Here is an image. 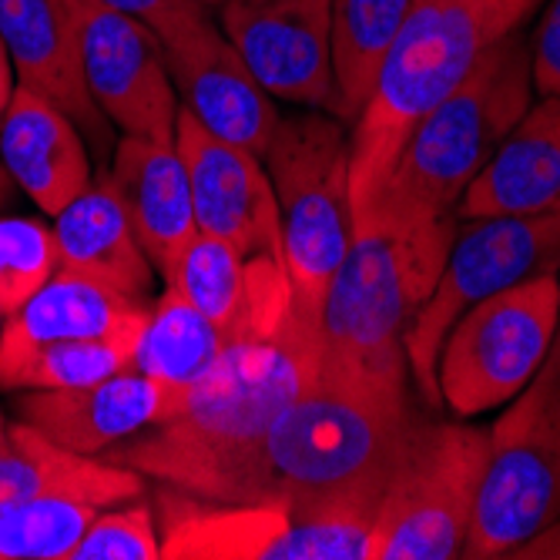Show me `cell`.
<instances>
[{
	"label": "cell",
	"instance_id": "obj_9",
	"mask_svg": "<svg viewBox=\"0 0 560 560\" xmlns=\"http://www.w3.org/2000/svg\"><path fill=\"white\" fill-rule=\"evenodd\" d=\"M557 319L560 272L524 279L470 305L440 346V402L460 420L511 402L540 373Z\"/></svg>",
	"mask_w": 560,
	"mask_h": 560
},
{
	"label": "cell",
	"instance_id": "obj_21",
	"mask_svg": "<svg viewBox=\"0 0 560 560\" xmlns=\"http://www.w3.org/2000/svg\"><path fill=\"white\" fill-rule=\"evenodd\" d=\"M560 212V97H540L460 198L464 219Z\"/></svg>",
	"mask_w": 560,
	"mask_h": 560
},
{
	"label": "cell",
	"instance_id": "obj_25",
	"mask_svg": "<svg viewBox=\"0 0 560 560\" xmlns=\"http://www.w3.org/2000/svg\"><path fill=\"white\" fill-rule=\"evenodd\" d=\"M229 336L172 285L151 302L148 323L135 342L131 370L162 383L178 399L201 383L229 349Z\"/></svg>",
	"mask_w": 560,
	"mask_h": 560
},
{
	"label": "cell",
	"instance_id": "obj_24",
	"mask_svg": "<svg viewBox=\"0 0 560 560\" xmlns=\"http://www.w3.org/2000/svg\"><path fill=\"white\" fill-rule=\"evenodd\" d=\"M40 493H71L94 506H115L144 497V477L105 456L71 453L24 420L8 423L0 436V514Z\"/></svg>",
	"mask_w": 560,
	"mask_h": 560
},
{
	"label": "cell",
	"instance_id": "obj_19",
	"mask_svg": "<svg viewBox=\"0 0 560 560\" xmlns=\"http://www.w3.org/2000/svg\"><path fill=\"white\" fill-rule=\"evenodd\" d=\"M0 162L40 212L55 219L94 178L91 148L78 125L24 84L0 118Z\"/></svg>",
	"mask_w": 560,
	"mask_h": 560
},
{
	"label": "cell",
	"instance_id": "obj_10",
	"mask_svg": "<svg viewBox=\"0 0 560 560\" xmlns=\"http://www.w3.org/2000/svg\"><path fill=\"white\" fill-rule=\"evenodd\" d=\"M544 272H560V212L464 219L456 225L436 282L406 329L410 380L433 410L443 406L436 360L450 326L470 305Z\"/></svg>",
	"mask_w": 560,
	"mask_h": 560
},
{
	"label": "cell",
	"instance_id": "obj_30",
	"mask_svg": "<svg viewBox=\"0 0 560 560\" xmlns=\"http://www.w3.org/2000/svg\"><path fill=\"white\" fill-rule=\"evenodd\" d=\"M68 560H162L155 503L138 497L101 506Z\"/></svg>",
	"mask_w": 560,
	"mask_h": 560
},
{
	"label": "cell",
	"instance_id": "obj_33",
	"mask_svg": "<svg viewBox=\"0 0 560 560\" xmlns=\"http://www.w3.org/2000/svg\"><path fill=\"white\" fill-rule=\"evenodd\" d=\"M511 557H537V560H560V517L550 521L544 530L527 537Z\"/></svg>",
	"mask_w": 560,
	"mask_h": 560
},
{
	"label": "cell",
	"instance_id": "obj_1",
	"mask_svg": "<svg viewBox=\"0 0 560 560\" xmlns=\"http://www.w3.org/2000/svg\"><path fill=\"white\" fill-rule=\"evenodd\" d=\"M316 370V336L289 313L272 336L229 342L212 373L182 396L165 423L101 456L165 487L235 503L259 440Z\"/></svg>",
	"mask_w": 560,
	"mask_h": 560
},
{
	"label": "cell",
	"instance_id": "obj_2",
	"mask_svg": "<svg viewBox=\"0 0 560 560\" xmlns=\"http://www.w3.org/2000/svg\"><path fill=\"white\" fill-rule=\"evenodd\" d=\"M413 423L410 393L352 386L316 370L259 440L235 503H276L295 517H373Z\"/></svg>",
	"mask_w": 560,
	"mask_h": 560
},
{
	"label": "cell",
	"instance_id": "obj_6",
	"mask_svg": "<svg viewBox=\"0 0 560 560\" xmlns=\"http://www.w3.org/2000/svg\"><path fill=\"white\" fill-rule=\"evenodd\" d=\"M262 162L279 201L292 316L316 336L326 289L352 242L349 125L313 108L279 118Z\"/></svg>",
	"mask_w": 560,
	"mask_h": 560
},
{
	"label": "cell",
	"instance_id": "obj_26",
	"mask_svg": "<svg viewBox=\"0 0 560 560\" xmlns=\"http://www.w3.org/2000/svg\"><path fill=\"white\" fill-rule=\"evenodd\" d=\"M406 8L410 0H332V74L349 128L376 94Z\"/></svg>",
	"mask_w": 560,
	"mask_h": 560
},
{
	"label": "cell",
	"instance_id": "obj_14",
	"mask_svg": "<svg viewBox=\"0 0 560 560\" xmlns=\"http://www.w3.org/2000/svg\"><path fill=\"white\" fill-rule=\"evenodd\" d=\"M175 148L188 175L198 232L229 242L242 259H272L285 269L279 201L266 162L232 141L215 138L182 105Z\"/></svg>",
	"mask_w": 560,
	"mask_h": 560
},
{
	"label": "cell",
	"instance_id": "obj_16",
	"mask_svg": "<svg viewBox=\"0 0 560 560\" xmlns=\"http://www.w3.org/2000/svg\"><path fill=\"white\" fill-rule=\"evenodd\" d=\"M0 40L11 55L18 84L61 108L108 168L115 128L88 91L71 0H0Z\"/></svg>",
	"mask_w": 560,
	"mask_h": 560
},
{
	"label": "cell",
	"instance_id": "obj_5",
	"mask_svg": "<svg viewBox=\"0 0 560 560\" xmlns=\"http://www.w3.org/2000/svg\"><path fill=\"white\" fill-rule=\"evenodd\" d=\"M443 256V248L396 232L380 215H352V242L319 310V373L380 393H410L406 329Z\"/></svg>",
	"mask_w": 560,
	"mask_h": 560
},
{
	"label": "cell",
	"instance_id": "obj_13",
	"mask_svg": "<svg viewBox=\"0 0 560 560\" xmlns=\"http://www.w3.org/2000/svg\"><path fill=\"white\" fill-rule=\"evenodd\" d=\"M94 105L121 135L175 141L178 91L165 47L141 21L97 0H71Z\"/></svg>",
	"mask_w": 560,
	"mask_h": 560
},
{
	"label": "cell",
	"instance_id": "obj_22",
	"mask_svg": "<svg viewBox=\"0 0 560 560\" xmlns=\"http://www.w3.org/2000/svg\"><path fill=\"white\" fill-rule=\"evenodd\" d=\"M148 313H151V299H131L94 279L58 269L0 326V363L44 342H68V339L138 342Z\"/></svg>",
	"mask_w": 560,
	"mask_h": 560
},
{
	"label": "cell",
	"instance_id": "obj_17",
	"mask_svg": "<svg viewBox=\"0 0 560 560\" xmlns=\"http://www.w3.org/2000/svg\"><path fill=\"white\" fill-rule=\"evenodd\" d=\"M178 396L138 370H121L74 389H21L18 417L50 443L71 453L101 456L128 436L165 423L178 410Z\"/></svg>",
	"mask_w": 560,
	"mask_h": 560
},
{
	"label": "cell",
	"instance_id": "obj_32",
	"mask_svg": "<svg viewBox=\"0 0 560 560\" xmlns=\"http://www.w3.org/2000/svg\"><path fill=\"white\" fill-rule=\"evenodd\" d=\"M530 74L534 94L560 97V0H547L530 37Z\"/></svg>",
	"mask_w": 560,
	"mask_h": 560
},
{
	"label": "cell",
	"instance_id": "obj_31",
	"mask_svg": "<svg viewBox=\"0 0 560 560\" xmlns=\"http://www.w3.org/2000/svg\"><path fill=\"white\" fill-rule=\"evenodd\" d=\"M112 11H121L135 21H141L144 27L155 31L159 40L172 37L178 27L212 14V8L206 0H97Z\"/></svg>",
	"mask_w": 560,
	"mask_h": 560
},
{
	"label": "cell",
	"instance_id": "obj_29",
	"mask_svg": "<svg viewBox=\"0 0 560 560\" xmlns=\"http://www.w3.org/2000/svg\"><path fill=\"white\" fill-rule=\"evenodd\" d=\"M55 272V229L27 215H0V316H14Z\"/></svg>",
	"mask_w": 560,
	"mask_h": 560
},
{
	"label": "cell",
	"instance_id": "obj_11",
	"mask_svg": "<svg viewBox=\"0 0 560 560\" xmlns=\"http://www.w3.org/2000/svg\"><path fill=\"white\" fill-rule=\"evenodd\" d=\"M162 560H366L370 514L295 517L276 503L155 493Z\"/></svg>",
	"mask_w": 560,
	"mask_h": 560
},
{
	"label": "cell",
	"instance_id": "obj_18",
	"mask_svg": "<svg viewBox=\"0 0 560 560\" xmlns=\"http://www.w3.org/2000/svg\"><path fill=\"white\" fill-rule=\"evenodd\" d=\"M232 342L272 336L292 313L285 269L272 259H242L238 252L198 232L165 279Z\"/></svg>",
	"mask_w": 560,
	"mask_h": 560
},
{
	"label": "cell",
	"instance_id": "obj_7",
	"mask_svg": "<svg viewBox=\"0 0 560 560\" xmlns=\"http://www.w3.org/2000/svg\"><path fill=\"white\" fill-rule=\"evenodd\" d=\"M490 430L417 420L380 493L366 560L464 557Z\"/></svg>",
	"mask_w": 560,
	"mask_h": 560
},
{
	"label": "cell",
	"instance_id": "obj_20",
	"mask_svg": "<svg viewBox=\"0 0 560 560\" xmlns=\"http://www.w3.org/2000/svg\"><path fill=\"white\" fill-rule=\"evenodd\" d=\"M58 269L78 272L131 299H151L159 272L135 232L125 198L101 168L91 185L55 215Z\"/></svg>",
	"mask_w": 560,
	"mask_h": 560
},
{
	"label": "cell",
	"instance_id": "obj_27",
	"mask_svg": "<svg viewBox=\"0 0 560 560\" xmlns=\"http://www.w3.org/2000/svg\"><path fill=\"white\" fill-rule=\"evenodd\" d=\"M135 342L118 339H68L44 342L0 363V389H74L108 380L131 366Z\"/></svg>",
	"mask_w": 560,
	"mask_h": 560
},
{
	"label": "cell",
	"instance_id": "obj_36",
	"mask_svg": "<svg viewBox=\"0 0 560 560\" xmlns=\"http://www.w3.org/2000/svg\"><path fill=\"white\" fill-rule=\"evenodd\" d=\"M553 373H560V319H557V336L550 342V352H547V360L537 376H553Z\"/></svg>",
	"mask_w": 560,
	"mask_h": 560
},
{
	"label": "cell",
	"instance_id": "obj_37",
	"mask_svg": "<svg viewBox=\"0 0 560 560\" xmlns=\"http://www.w3.org/2000/svg\"><path fill=\"white\" fill-rule=\"evenodd\" d=\"M8 433V420H4V410H0V436Z\"/></svg>",
	"mask_w": 560,
	"mask_h": 560
},
{
	"label": "cell",
	"instance_id": "obj_3",
	"mask_svg": "<svg viewBox=\"0 0 560 560\" xmlns=\"http://www.w3.org/2000/svg\"><path fill=\"white\" fill-rule=\"evenodd\" d=\"M530 105V44L514 34L420 115L380 191L352 215H380L396 232L446 252L460 225L464 191Z\"/></svg>",
	"mask_w": 560,
	"mask_h": 560
},
{
	"label": "cell",
	"instance_id": "obj_12",
	"mask_svg": "<svg viewBox=\"0 0 560 560\" xmlns=\"http://www.w3.org/2000/svg\"><path fill=\"white\" fill-rule=\"evenodd\" d=\"M212 11L272 97L339 118L332 0H222Z\"/></svg>",
	"mask_w": 560,
	"mask_h": 560
},
{
	"label": "cell",
	"instance_id": "obj_39",
	"mask_svg": "<svg viewBox=\"0 0 560 560\" xmlns=\"http://www.w3.org/2000/svg\"><path fill=\"white\" fill-rule=\"evenodd\" d=\"M0 326H4V316H0Z\"/></svg>",
	"mask_w": 560,
	"mask_h": 560
},
{
	"label": "cell",
	"instance_id": "obj_38",
	"mask_svg": "<svg viewBox=\"0 0 560 560\" xmlns=\"http://www.w3.org/2000/svg\"><path fill=\"white\" fill-rule=\"evenodd\" d=\"M206 4H209V8H215V4H222V0H206Z\"/></svg>",
	"mask_w": 560,
	"mask_h": 560
},
{
	"label": "cell",
	"instance_id": "obj_34",
	"mask_svg": "<svg viewBox=\"0 0 560 560\" xmlns=\"http://www.w3.org/2000/svg\"><path fill=\"white\" fill-rule=\"evenodd\" d=\"M14 88H18V74H14V65H11V55L4 40H0V118H4L11 97H14Z\"/></svg>",
	"mask_w": 560,
	"mask_h": 560
},
{
	"label": "cell",
	"instance_id": "obj_15",
	"mask_svg": "<svg viewBox=\"0 0 560 560\" xmlns=\"http://www.w3.org/2000/svg\"><path fill=\"white\" fill-rule=\"evenodd\" d=\"M162 47L178 105L215 138L262 159L282 115L219 27L215 11L178 27Z\"/></svg>",
	"mask_w": 560,
	"mask_h": 560
},
{
	"label": "cell",
	"instance_id": "obj_35",
	"mask_svg": "<svg viewBox=\"0 0 560 560\" xmlns=\"http://www.w3.org/2000/svg\"><path fill=\"white\" fill-rule=\"evenodd\" d=\"M14 198H18V182L11 178V172L4 168V162H0V209L14 206Z\"/></svg>",
	"mask_w": 560,
	"mask_h": 560
},
{
	"label": "cell",
	"instance_id": "obj_23",
	"mask_svg": "<svg viewBox=\"0 0 560 560\" xmlns=\"http://www.w3.org/2000/svg\"><path fill=\"white\" fill-rule=\"evenodd\" d=\"M108 175L125 198L151 266L165 282L188 242L198 235L188 175L175 141L121 135L112 151Z\"/></svg>",
	"mask_w": 560,
	"mask_h": 560
},
{
	"label": "cell",
	"instance_id": "obj_4",
	"mask_svg": "<svg viewBox=\"0 0 560 560\" xmlns=\"http://www.w3.org/2000/svg\"><path fill=\"white\" fill-rule=\"evenodd\" d=\"M544 0H410L376 94L349 128V198L363 209L393 172L410 128Z\"/></svg>",
	"mask_w": 560,
	"mask_h": 560
},
{
	"label": "cell",
	"instance_id": "obj_28",
	"mask_svg": "<svg viewBox=\"0 0 560 560\" xmlns=\"http://www.w3.org/2000/svg\"><path fill=\"white\" fill-rule=\"evenodd\" d=\"M101 506L71 493H40L0 514V560H68Z\"/></svg>",
	"mask_w": 560,
	"mask_h": 560
},
{
	"label": "cell",
	"instance_id": "obj_8",
	"mask_svg": "<svg viewBox=\"0 0 560 560\" xmlns=\"http://www.w3.org/2000/svg\"><path fill=\"white\" fill-rule=\"evenodd\" d=\"M560 517V373L534 376L493 427L464 557H511Z\"/></svg>",
	"mask_w": 560,
	"mask_h": 560
}]
</instances>
